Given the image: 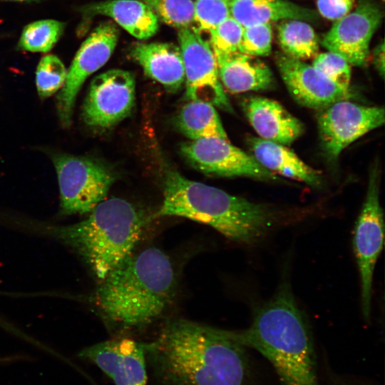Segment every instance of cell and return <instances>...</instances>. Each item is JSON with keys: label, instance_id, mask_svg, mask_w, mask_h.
Segmentation results:
<instances>
[{"label": "cell", "instance_id": "obj_7", "mask_svg": "<svg viewBox=\"0 0 385 385\" xmlns=\"http://www.w3.org/2000/svg\"><path fill=\"white\" fill-rule=\"evenodd\" d=\"M384 243L383 212L379 201V171L373 167L366 198L356 222L353 246L359 271L361 309L370 319L373 275Z\"/></svg>", "mask_w": 385, "mask_h": 385}, {"label": "cell", "instance_id": "obj_29", "mask_svg": "<svg viewBox=\"0 0 385 385\" xmlns=\"http://www.w3.org/2000/svg\"><path fill=\"white\" fill-rule=\"evenodd\" d=\"M243 30L244 27L230 16L209 32L210 43L213 51H239Z\"/></svg>", "mask_w": 385, "mask_h": 385}, {"label": "cell", "instance_id": "obj_16", "mask_svg": "<svg viewBox=\"0 0 385 385\" xmlns=\"http://www.w3.org/2000/svg\"><path fill=\"white\" fill-rule=\"evenodd\" d=\"M247 120L260 138L288 145L300 137L303 123L279 102L251 96L242 102Z\"/></svg>", "mask_w": 385, "mask_h": 385}, {"label": "cell", "instance_id": "obj_17", "mask_svg": "<svg viewBox=\"0 0 385 385\" xmlns=\"http://www.w3.org/2000/svg\"><path fill=\"white\" fill-rule=\"evenodd\" d=\"M222 86L232 93L271 89L274 78L270 68L257 57L239 51L214 52Z\"/></svg>", "mask_w": 385, "mask_h": 385}, {"label": "cell", "instance_id": "obj_25", "mask_svg": "<svg viewBox=\"0 0 385 385\" xmlns=\"http://www.w3.org/2000/svg\"><path fill=\"white\" fill-rule=\"evenodd\" d=\"M67 76V70L61 60L53 54L42 57L36 71V84L41 98L54 94L63 87Z\"/></svg>", "mask_w": 385, "mask_h": 385}, {"label": "cell", "instance_id": "obj_32", "mask_svg": "<svg viewBox=\"0 0 385 385\" xmlns=\"http://www.w3.org/2000/svg\"><path fill=\"white\" fill-rule=\"evenodd\" d=\"M384 41L377 45L374 51V63L381 77L384 74Z\"/></svg>", "mask_w": 385, "mask_h": 385}, {"label": "cell", "instance_id": "obj_31", "mask_svg": "<svg viewBox=\"0 0 385 385\" xmlns=\"http://www.w3.org/2000/svg\"><path fill=\"white\" fill-rule=\"evenodd\" d=\"M354 0H317L319 13L324 18L337 21L353 8Z\"/></svg>", "mask_w": 385, "mask_h": 385}, {"label": "cell", "instance_id": "obj_28", "mask_svg": "<svg viewBox=\"0 0 385 385\" xmlns=\"http://www.w3.org/2000/svg\"><path fill=\"white\" fill-rule=\"evenodd\" d=\"M312 65L336 85L349 89L350 64L339 55L331 51L317 54Z\"/></svg>", "mask_w": 385, "mask_h": 385}, {"label": "cell", "instance_id": "obj_5", "mask_svg": "<svg viewBox=\"0 0 385 385\" xmlns=\"http://www.w3.org/2000/svg\"><path fill=\"white\" fill-rule=\"evenodd\" d=\"M150 217L118 197L99 202L85 220L39 228L74 251L99 281L133 254Z\"/></svg>", "mask_w": 385, "mask_h": 385}, {"label": "cell", "instance_id": "obj_2", "mask_svg": "<svg viewBox=\"0 0 385 385\" xmlns=\"http://www.w3.org/2000/svg\"><path fill=\"white\" fill-rule=\"evenodd\" d=\"M178 216L207 225L227 238L253 244L292 221L272 206L232 195L189 180L176 170L166 173L163 203L153 217Z\"/></svg>", "mask_w": 385, "mask_h": 385}, {"label": "cell", "instance_id": "obj_4", "mask_svg": "<svg viewBox=\"0 0 385 385\" xmlns=\"http://www.w3.org/2000/svg\"><path fill=\"white\" fill-rule=\"evenodd\" d=\"M227 332L261 353L282 385H319L310 329L287 283L257 309L247 329Z\"/></svg>", "mask_w": 385, "mask_h": 385}, {"label": "cell", "instance_id": "obj_6", "mask_svg": "<svg viewBox=\"0 0 385 385\" xmlns=\"http://www.w3.org/2000/svg\"><path fill=\"white\" fill-rule=\"evenodd\" d=\"M53 161L62 215L90 212L104 200L115 179L107 167L87 158L60 154Z\"/></svg>", "mask_w": 385, "mask_h": 385}, {"label": "cell", "instance_id": "obj_14", "mask_svg": "<svg viewBox=\"0 0 385 385\" xmlns=\"http://www.w3.org/2000/svg\"><path fill=\"white\" fill-rule=\"evenodd\" d=\"M78 356L98 367L115 385H147L145 343L115 338L82 349Z\"/></svg>", "mask_w": 385, "mask_h": 385}, {"label": "cell", "instance_id": "obj_3", "mask_svg": "<svg viewBox=\"0 0 385 385\" xmlns=\"http://www.w3.org/2000/svg\"><path fill=\"white\" fill-rule=\"evenodd\" d=\"M176 278L169 257L150 247L131 255L100 282L95 302L110 322L123 329L145 327L172 302Z\"/></svg>", "mask_w": 385, "mask_h": 385}, {"label": "cell", "instance_id": "obj_15", "mask_svg": "<svg viewBox=\"0 0 385 385\" xmlns=\"http://www.w3.org/2000/svg\"><path fill=\"white\" fill-rule=\"evenodd\" d=\"M276 64L290 95L304 107L321 110L351 96L350 89L336 85L302 60L279 53Z\"/></svg>", "mask_w": 385, "mask_h": 385}, {"label": "cell", "instance_id": "obj_18", "mask_svg": "<svg viewBox=\"0 0 385 385\" xmlns=\"http://www.w3.org/2000/svg\"><path fill=\"white\" fill-rule=\"evenodd\" d=\"M130 56L148 76L169 92H177L185 83L183 60L179 46L171 43H140L133 46Z\"/></svg>", "mask_w": 385, "mask_h": 385}, {"label": "cell", "instance_id": "obj_34", "mask_svg": "<svg viewBox=\"0 0 385 385\" xmlns=\"http://www.w3.org/2000/svg\"><path fill=\"white\" fill-rule=\"evenodd\" d=\"M382 1H384V0H382Z\"/></svg>", "mask_w": 385, "mask_h": 385}, {"label": "cell", "instance_id": "obj_23", "mask_svg": "<svg viewBox=\"0 0 385 385\" xmlns=\"http://www.w3.org/2000/svg\"><path fill=\"white\" fill-rule=\"evenodd\" d=\"M277 39L284 54L296 59L311 58L319 51L318 37L305 21H283L277 26Z\"/></svg>", "mask_w": 385, "mask_h": 385}, {"label": "cell", "instance_id": "obj_10", "mask_svg": "<svg viewBox=\"0 0 385 385\" xmlns=\"http://www.w3.org/2000/svg\"><path fill=\"white\" fill-rule=\"evenodd\" d=\"M135 100V81L130 71L111 69L92 81L83 106L85 123L108 129L127 118Z\"/></svg>", "mask_w": 385, "mask_h": 385}, {"label": "cell", "instance_id": "obj_8", "mask_svg": "<svg viewBox=\"0 0 385 385\" xmlns=\"http://www.w3.org/2000/svg\"><path fill=\"white\" fill-rule=\"evenodd\" d=\"M186 97L212 104L224 111H232L220 82L217 60L210 42L193 27L179 29Z\"/></svg>", "mask_w": 385, "mask_h": 385}, {"label": "cell", "instance_id": "obj_12", "mask_svg": "<svg viewBox=\"0 0 385 385\" xmlns=\"http://www.w3.org/2000/svg\"><path fill=\"white\" fill-rule=\"evenodd\" d=\"M188 161L201 172L217 176H241L274 180L276 175L228 139L210 138L190 140L180 147Z\"/></svg>", "mask_w": 385, "mask_h": 385}, {"label": "cell", "instance_id": "obj_1", "mask_svg": "<svg viewBox=\"0 0 385 385\" xmlns=\"http://www.w3.org/2000/svg\"><path fill=\"white\" fill-rule=\"evenodd\" d=\"M145 345L148 369L156 385L247 384L245 346L227 330L173 319Z\"/></svg>", "mask_w": 385, "mask_h": 385}, {"label": "cell", "instance_id": "obj_9", "mask_svg": "<svg viewBox=\"0 0 385 385\" xmlns=\"http://www.w3.org/2000/svg\"><path fill=\"white\" fill-rule=\"evenodd\" d=\"M317 126L322 148L331 159L369 131L384 123V109L362 106L349 99L337 101L319 110Z\"/></svg>", "mask_w": 385, "mask_h": 385}, {"label": "cell", "instance_id": "obj_19", "mask_svg": "<svg viewBox=\"0 0 385 385\" xmlns=\"http://www.w3.org/2000/svg\"><path fill=\"white\" fill-rule=\"evenodd\" d=\"M87 15H103L111 18L130 35L138 39L153 36L159 28L154 11L140 0H108L86 6Z\"/></svg>", "mask_w": 385, "mask_h": 385}, {"label": "cell", "instance_id": "obj_26", "mask_svg": "<svg viewBox=\"0 0 385 385\" xmlns=\"http://www.w3.org/2000/svg\"><path fill=\"white\" fill-rule=\"evenodd\" d=\"M147 4L165 24L178 29L190 27L193 23L192 0H140Z\"/></svg>", "mask_w": 385, "mask_h": 385}, {"label": "cell", "instance_id": "obj_30", "mask_svg": "<svg viewBox=\"0 0 385 385\" xmlns=\"http://www.w3.org/2000/svg\"><path fill=\"white\" fill-rule=\"evenodd\" d=\"M270 24H260L244 28L239 52L257 57L270 54L272 42Z\"/></svg>", "mask_w": 385, "mask_h": 385}, {"label": "cell", "instance_id": "obj_21", "mask_svg": "<svg viewBox=\"0 0 385 385\" xmlns=\"http://www.w3.org/2000/svg\"><path fill=\"white\" fill-rule=\"evenodd\" d=\"M230 15L244 28L279 20L317 19L314 11L285 0H230Z\"/></svg>", "mask_w": 385, "mask_h": 385}, {"label": "cell", "instance_id": "obj_27", "mask_svg": "<svg viewBox=\"0 0 385 385\" xmlns=\"http://www.w3.org/2000/svg\"><path fill=\"white\" fill-rule=\"evenodd\" d=\"M230 0H195L193 27L200 33L210 32L230 15Z\"/></svg>", "mask_w": 385, "mask_h": 385}, {"label": "cell", "instance_id": "obj_24", "mask_svg": "<svg viewBox=\"0 0 385 385\" xmlns=\"http://www.w3.org/2000/svg\"><path fill=\"white\" fill-rule=\"evenodd\" d=\"M65 26L63 22L53 19L30 23L24 28L18 46L30 52H48L61 38Z\"/></svg>", "mask_w": 385, "mask_h": 385}, {"label": "cell", "instance_id": "obj_13", "mask_svg": "<svg viewBox=\"0 0 385 385\" xmlns=\"http://www.w3.org/2000/svg\"><path fill=\"white\" fill-rule=\"evenodd\" d=\"M382 12L371 0H360L354 11L335 21L321 43L350 65L364 66L371 38L381 24Z\"/></svg>", "mask_w": 385, "mask_h": 385}, {"label": "cell", "instance_id": "obj_22", "mask_svg": "<svg viewBox=\"0 0 385 385\" xmlns=\"http://www.w3.org/2000/svg\"><path fill=\"white\" fill-rule=\"evenodd\" d=\"M177 125L191 140L228 139L215 106L207 102L190 101L183 106L177 118Z\"/></svg>", "mask_w": 385, "mask_h": 385}, {"label": "cell", "instance_id": "obj_20", "mask_svg": "<svg viewBox=\"0 0 385 385\" xmlns=\"http://www.w3.org/2000/svg\"><path fill=\"white\" fill-rule=\"evenodd\" d=\"M249 145L255 160L274 174L312 186L320 184L318 171L303 162L287 145L255 137L249 139Z\"/></svg>", "mask_w": 385, "mask_h": 385}, {"label": "cell", "instance_id": "obj_33", "mask_svg": "<svg viewBox=\"0 0 385 385\" xmlns=\"http://www.w3.org/2000/svg\"><path fill=\"white\" fill-rule=\"evenodd\" d=\"M1 1H34V0H1Z\"/></svg>", "mask_w": 385, "mask_h": 385}, {"label": "cell", "instance_id": "obj_11", "mask_svg": "<svg viewBox=\"0 0 385 385\" xmlns=\"http://www.w3.org/2000/svg\"><path fill=\"white\" fill-rule=\"evenodd\" d=\"M119 31L110 21L99 24L82 43L67 71L65 83L57 96V111L64 127L71 123L76 96L86 78L101 68L113 53Z\"/></svg>", "mask_w": 385, "mask_h": 385}]
</instances>
